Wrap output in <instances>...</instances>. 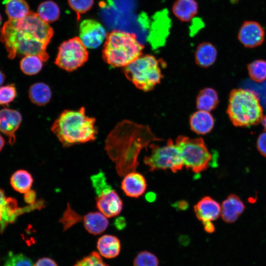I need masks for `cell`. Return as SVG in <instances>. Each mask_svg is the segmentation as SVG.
<instances>
[{
	"label": "cell",
	"instance_id": "obj_1",
	"mask_svg": "<svg viewBox=\"0 0 266 266\" xmlns=\"http://www.w3.org/2000/svg\"><path fill=\"white\" fill-rule=\"evenodd\" d=\"M53 34L48 23L30 11L22 19L6 22L1 29L0 40L10 59L34 55L46 62L49 58L46 48Z\"/></svg>",
	"mask_w": 266,
	"mask_h": 266
},
{
	"label": "cell",
	"instance_id": "obj_2",
	"mask_svg": "<svg viewBox=\"0 0 266 266\" xmlns=\"http://www.w3.org/2000/svg\"><path fill=\"white\" fill-rule=\"evenodd\" d=\"M147 126L129 120L119 123L108 135L105 150L115 163L119 176L134 171L138 166V156L141 150L153 141L161 140Z\"/></svg>",
	"mask_w": 266,
	"mask_h": 266
},
{
	"label": "cell",
	"instance_id": "obj_3",
	"mask_svg": "<svg viewBox=\"0 0 266 266\" xmlns=\"http://www.w3.org/2000/svg\"><path fill=\"white\" fill-rule=\"evenodd\" d=\"M85 108L63 111L54 122L51 130L65 147L93 141L97 130L96 119L87 116Z\"/></svg>",
	"mask_w": 266,
	"mask_h": 266
},
{
	"label": "cell",
	"instance_id": "obj_4",
	"mask_svg": "<svg viewBox=\"0 0 266 266\" xmlns=\"http://www.w3.org/2000/svg\"><path fill=\"white\" fill-rule=\"evenodd\" d=\"M143 49L134 34L114 30L106 35L102 56L111 66L125 67L141 56Z\"/></svg>",
	"mask_w": 266,
	"mask_h": 266
},
{
	"label": "cell",
	"instance_id": "obj_5",
	"mask_svg": "<svg viewBox=\"0 0 266 266\" xmlns=\"http://www.w3.org/2000/svg\"><path fill=\"white\" fill-rule=\"evenodd\" d=\"M227 112L236 127L255 125L263 118L257 95L251 90L241 88L233 89L230 93Z\"/></svg>",
	"mask_w": 266,
	"mask_h": 266
},
{
	"label": "cell",
	"instance_id": "obj_6",
	"mask_svg": "<svg viewBox=\"0 0 266 266\" xmlns=\"http://www.w3.org/2000/svg\"><path fill=\"white\" fill-rule=\"evenodd\" d=\"M160 64V61L153 56L141 55L125 67L124 73L137 88L149 91L163 78Z\"/></svg>",
	"mask_w": 266,
	"mask_h": 266
},
{
	"label": "cell",
	"instance_id": "obj_7",
	"mask_svg": "<svg viewBox=\"0 0 266 266\" xmlns=\"http://www.w3.org/2000/svg\"><path fill=\"white\" fill-rule=\"evenodd\" d=\"M175 144L187 169L198 173L208 167L212 157L201 138H191L181 135L176 138Z\"/></svg>",
	"mask_w": 266,
	"mask_h": 266
},
{
	"label": "cell",
	"instance_id": "obj_8",
	"mask_svg": "<svg viewBox=\"0 0 266 266\" xmlns=\"http://www.w3.org/2000/svg\"><path fill=\"white\" fill-rule=\"evenodd\" d=\"M151 153L144 158V164L153 171L158 169H170L173 172L182 169L183 160L178 147L169 139L166 144L160 146L155 144L149 145Z\"/></svg>",
	"mask_w": 266,
	"mask_h": 266
},
{
	"label": "cell",
	"instance_id": "obj_9",
	"mask_svg": "<svg viewBox=\"0 0 266 266\" xmlns=\"http://www.w3.org/2000/svg\"><path fill=\"white\" fill-rule=\"evenodd\" d=\"M88 55L87 47L79 37H74L60 45L55 64L64 70L72 71L84 65Z\"/></svg>",
	"mask_w": 266,
	"mask_h": 266
},
{
	"label": "cell",
	"instance_id": "obj_10",
	"mask_svg": "<svg viewBox=\"0 0 266 266\" xmlns=\"http://www.w3.org/2000/svg\"><path fill=\"white\" fill-rule=\"evenodd\" d=\"M42 205L40 201L20 207L14 198L6 197L4 191L0 189V232L2 233L7 226L13 223L20 215L34 209L41 208Z\"/></svg>",
	"mask_w": 266,
	"mask_h": 266
},
{
	"label": "cell",
	"instance_id": "obj_11",
	"mask_svg": "<svg viewBox=\"0 0 266 266\" xmlns=\"http://www.w3.org/2000/svg\"><path fill=\"white\" fill-rule=\"evenodd\" d=\"M106 35L104 28L97 21L86 19L80 25L79 38L87 48H98L103 42Z\"/></svg>",
	"mask_w": 266,
	"mask_h": 266
},
{
	"label": "cell",
	"instance_id": "obj_12",
	"mask_svg": "<svg viewBox=\"0 0 266 266\" xmlns=\"http://www.w3.org/2000/svg\"><path fill=\"white\" fill-rule=\"evenodd\" d=\"M22 121V115L18 111L8 108L0 109V132L7 136L11 145L16 141L15 133Z\"/></svg>",
	"mask_w": 266,
	"mask_h": 266
},
{
	"label": "cell",
	"instance_id": "obj_13",
	"mask_svg": "<svg viewBox=\"0 0 266 266\" xmlns=\"http://www.w3.org/2000/svg\"><path fill=\"white\" fill-rule=\"evenodd\" d=\"M238 38L245 47H256L263 42L265 32L258 22L252 21H245L239 30Z\"/></svg>",
	"mask_w": 266,
	"mask_h": 266
},
{
	"label": "cell",
	"instance_id": "obj_14",
	"mask_svg": "<svg viewBox=\"0 0 266 266\" xmlns=\"http://www.w3.org/2000/svg\"><path fill=\"white\" fill-rule=\"evenodd\" d=\"M123 205L121 199L117 193L113 189L96 198L97 208L107 218L119 215L122 210Z\"/></svg>",
	"mask_w": 266,
	"mask_h": 266
},
{
	"label": "cell",
	"instance_id": "obj_15",
	"mask_svg": "<svg viewBox=\"0 0 266 266\" xmlns=\"http://www.w3.org/2000/svg\"><path fill=\"white\" fill-rule=\"evenodd\" d=\"M194 210L197 218L201 222L212 221L221 215V206L215 200L206 196L194 205Z\"/></svg>",
	"mask_w": 266,
	"mask_h": 266
},
{
	"label": "cell",
	"instance_id": "obj_16",
	"mask_svg": "<svg viewBox=\"0 0 266 266\" xmlns=\"http://www.w3.org/2000/svg\"><path fill=\"white\" fill-rule=\"evenodd\" d=\"M147 183L144 177L135 171L126 174L121 183L123 191L131 198L139 197L145 193Z\"/></svg>",
	"mask_w": 266,
	"mask_h": 266
},
{
	"label": "cell",
	"instance_id": "obj_17",
	"mask_svg": "<svg viewBox=\"0 0 266 266\" xmlns=\"http://www.w3.org/2000/svg\"><path fill=\"white\" fill-rule=\"evenodd\" d=\"M245 204L238 196L230 194L223 201L221 206V216L226 223L234 222L243 213Z\"/></svg>",
	"mask_w": 266,
	"mask_h": 266
},
{
	"label": "cell",
	"instance_id": "obj_18",
	"mask_svg": "<svg viewBox=\"0 0 266 266\" xmlns=\"http://www.w3.org/2000/svg\"><path fill=\"white\" fill-rule=\"evenodd\" d=\"M191 130L199 134H205L213 129L214 120L209 112L199 110L194 113L190 119Z\"/></svg>",
	"mask_w": 266,
	"mask_h": 266
},
{
	"label": "cell",
	"instance_id": "obj_19",
	"mask_svg": "<svg viewBox=\"0 0 266 266\" xmlns=\"http://www.w3.org/2000/svg\"><path fill=\"white\" fill-rule=\"evenodd\" d=\"M97 248L100 255L106 258L117 257L121 250V243L119 238L114 235L105 234L99 238Z\"/></svg>",
	"mask_w": 266,
	"mask_h": 266
},
{
	"label": "cell",
	"instance_id": "obj_20",
	"mask_svg": "<svg viewBox=\"0 0 266 266\" xmlns=\"http://www.w3.org/2000/svg\"><path fill=\"white\" fill-rule=\"evenodd\" d=\"M82 221L87 232L94 235L103 233L109 224L107 217L100 212L88 213L83 216Z\"/></svg>",
	"mask_w": 266,
	"mask_h": 266
},
{
	"label": "cell",
	"instance_id": "obj_21",
	"mask_svg": "<svg viewBox=\"0 0 266 266\" xmlns=\"http://www.w3.org/2000/svg\"><path fill=\"white\" fill-rule=\"evenodd\" d=\"M172 10L178 19L187 22L197 14L198 6L195 0H177L173 4Z\"/></svg>",
	"mask_w": 266,
	"mask_h": 266
},
{
	"label": "cell",
	"instance_id": "obj_22",
	"mask_svg": "<svg viewBox=\"0 0 266 266\" xmlns=\"http://www.w3.org/2000/svg\"><path fill=\"white\" fill-rule=\"evenodd\" d=\"M217 55V50L214 45L208 42L202 43L196 49L195 61L199 66L207 67L214 64Z\"/></svg>",
	"mask_w": 266,
	"mask_h": 266
},
{
	"label": "cell",
	"instance_id": "obj_23",
	"mask_svg": "<svg viewBox=\"0 0 266 266\" xmlns=\"http://www.w3.org/2000/svg\"><path fill=\"white\" fill-rule=\"evenodd\" d=\"M52 96L51 90L48 85L43 82L32 84L29 90V97L32 103L38 106L48 103Z\"/></svg>",
	"mask_w": 266,
	"mask_h": 266
},
{
	"label": "cell",
	"instance_id": "obj_24",
	"mask_svg": "<svg viewBox=\"0 0 266 266\" xmlns=\"http://www.w3.org/2000/svg\"><path fill=\"white\" fill-rule=\"evenodd\" d=\"M218 103V94L211 88L200 90L197 97L196 105L199 110L209 112L214 109Z\"/></svg>",
	"mask_w": 266,
	"mask_h": 266
},
{
	"label": "cell",
	"instance_id": "obj_25",
	"mask_svg": "<svg viewBox=\"0 0 266 266\" xmlns=\"http://www.w3.org/2000/svg\"><path fill=\"white\" fill-rule=\"evenodd\" d=\"M33 182L31 173L24 169L15 171L10 179V183L13 189L24 194L31 190Z\"/></svg>",
	"mask_w": 266,
	"mask_h": 266
},
{
	"label": "cell",
	"instance_id": "obj_26",
	"mask_svg": "<svg viewBox=\"0 0 266 266\" xmlns=\"http://www.w3.org/2000/svg\"><path fill=\"white\" fill-rule=\"evenodd\" d=\"M3 3L9 20L22 19L30 12L29 5L25 0H4Z\"/></svg>",
	"mask_w": 266,
	"mask_h": 266
},
{
	"label": "cell",
	"instance_id": "obj_27",
	"mask_svg": "<svg viewBox=\"0 0 266 266\" xmlns=\"http://www.w3.org/2000/svg\"><path fill=\"white\" fill-rule=\"evenodd\" d=\"M37 14L45 22H53L58 20L60 16L59 7L55 2L47 0L38 6Z\"/></svg>",
	"mask_w": 266,
	"mask_h": 266
},
{
	"label": "cell",
	"instance_id": "obj_28",
	"mask_svg": "<svg viewBox=\"0 0 266 266\" xmlns=\"http://www.w3.org/2000/svg\"><path fill=\"white\" fill-rule=\"evenodd\" d=\"M43 61L37 56H24L20 61V67L25 74L33 75L38 73L42 69Z\"/></svg>",
	"mask_w": 266,
	"mask_h": 266
},
{
	"label": "cell",
	"instance_id": "obj_29",
	"mask_svg": "<svg viewBox=\"0 0 266 266\" xmlns=\"http://www.w3.org/2000/svg\"><path fill=\"white\" fill-rule=\"evenodd\" d=\"M248 73L254 81L261 83L266 79V61L255 60L247 65Z\"/></svg>",
	"mask_w": 266,
	"mask_h": 266
},
{
	"label": "cell",
	"instance_id": "obj_30",
	"mask_svg": "<svg viewBox=\"0 0 266 266\" xmlns=\"http://www.w3.org/2000/svg\"><path fill=\"white\" fill-rule=\"evenodd\" d=\"M83 216L80 215L67 204L59 222L63 225L64 231L69 229L76 224L82 221Z\"/></svg>",
	"mask_w": 266,
	"mask_h": 266
},
{
	"label": "cell",
	"instance_id": "obj_31",
	"mask_svg": "<svg viewBox=\"0 0 266 266\" xmlns=\"http://www.w3.org/2000/svg\"><path fill=\"white\" fill-rule=\"evenodd\" d=\"M91 180L97 196L112 189L111 187L107 184L105 175L101 171L92 175Z\"/></svg>",
	"mask_w": 266,
	"mask_h": 266
},
{
	"label": "cell",
	"instance_id": "obj_32",
	"mask_svg": "<svg viewBox=\"0 0 266 266\" xmlns=\"http://www.w3.org/2000/svg\"><path fill=\"white\" fill-rule=\"evenodd\" d=\"M31 259L22 253H9L3 266H33Z\"/></svg>",
	"mask_w": 266,
	"mask_h": 266
},
{
	"label": "cell",
	"instance_id": "obj_33",
	"mask_svg": "<svg viewBox=\"0 0 266 266\" xmlns=\"http://www.w3.org/2000/svg\"><path fill=\"white\" fill-rule=\"evenodd\" d=\"M17 95L14 84L0 86V105H7L12 102Z\"/></svg>",
	"mask_w": 266,
	"mask_h": 266
},
{
	"label": "cell",
	"instance_id": "obj_34",
	"mask_svg": "<svg viewBox=\"0 0 266 266\" xmlns=\"http://www.w3.org/2000/svg\"><path fill=\"white\" fill-rule=\"evenodd\" d=\"M133 266H158L159 261L157 257L148 251L139 253L135 258Z\"/></svg>",
	"mask_w": 266,
	"mask_h": 266
},
{
	"label": "cell",
	"instance_id": "obj_35",
	"mask_svg": "<svg viewBox=\"0 0 266 266\" xmlns=\"http://www.w3.org/2000/svg\"><path fill=\"white\" fill-rule=\"evenodd\" d=\"M74 266H109L104 263L100 254L93 251L77 262Z\"/></svg>",
	"mask_w": 266,
	"mask_h": 266
},
{
	"label": "cell",
	"instance_id": "obj_36",
	"mask_svg": "<svg viewBox=\"0 0 266 266\" xmlns=\"http://www.w3.org/2000/svg\"><path fill=\"white\" fill-rule=\"evenodd\" d=\"M70 7L77 14L78 19L81 14L86 13L92 7L94 0H68Z\"/></svg>",
	"mask_w": 266,
	"mask_h": 266
},
{
	"label": "cell",
	"instance_id": "obj_37",
	"mask_svg": "<svg viewBox=\"0 0 266 266\" xmlns=\"http://www.w3.org/2000/svg\"><path fill=\"white\" fill-rule=\"evenodd\" d=\"M257 147L260 153L266 158V132L260 134L257 141Z\"/></svg>",
	"mask_w": 266,
	"mask_h": 266
},
{
	"label": "cell",
	"instance_id": "obj_38",
	"mask_svg": "<svg viewBox=\"0 0 266 266\" xmlns=\"http://www.w3.org/2000/svg\"><path fill=\"white\" fill-rule=\"evenodd\" d=\"M33 266H58V265L52 259L44 257L38 259Z\"/></svg>",
	"mask_w": 266,
	"mask_h": 266
},
{
	"label": "cell",
	"instance_id": "obj_39",
	"mask_svg": "<svg viewBox=\"0 0 266 266\" xmlns=\"http://www.w3.org/2000/svg\"><path fill=\"white\" fill-rule=\"evenodd\" d=\"M36 193L32 190H29L24 194V200L29 204H33L36 202Z\"/></svg>",
	"mask_w": 266,
	"mask_h": 266
},
{
	"label": "cell",
	"instance_id": "obj_40",
	"mask_svg": "<svg viewBox=\"0 0 266 266\" xmlns=\"http://www.w3.org/2000/svg\"><path fill=\"white\" fill-rule=\"evenodd\" d=\"M172 206L179 210H186L189 207V204L186 200L178 201L172 204Z\"/></svg>",
	"mask_w": 266,
	"mask_h": 266
},
{
	"label": "cell",
	"instance_id": "obj_41",
	"mask_svg": "<svg viewBox=\"0 0 266 266\" xmlns=\"http://www.w3.org/2000/svg\"><path fill=\"white\" fill-rule=\"evenodd\" d=\"M203 228L206 232L208 233H212L215 231V227L211 221L202 222Z\"/></svg>",
	"mask_w": 266,
	"mask_h": 266
},
{
	"label": "cell",
	"instance_id": "obj_42",
	"mask_svg": "<svg viewBox=\"0 0 266 266\" xmlns=\"http://www.w3.org/2000/svg\"><path fill=\"white\" fill-rule=\"evenodd\" d=\"M114 224L117 229H123L126 225V220L123 217H118L115 220Z\"/></svg>",
	"mask_w": 266,
	"mask_h": 266
},
{
	"label": "cell",
	"instance_id": "obj_43",
	"mask_svg": "<svg viewBox=\"0 0 266 266\" xmlns=\"http://www.w3.org/2000/svg\"><path fill=\"white\" fill-rule=\"evenodd\" d=\"M156 194L152 192L147 193L145 196L146 200L149 202L154 201L156 199Z\"/></svg>",
	"mask_w": 266,
	"mask_h": 266
},
{
	"label": "cell",
	"instance_id": "obj_44",
	"mask_svg": "<svg viewBox=\"0 0 266 266\" xmlns=\"http://www.w3.org/2000/svg\"><path fill=\"white\" fill-rule=\"evenodd\" d=\"M5 79V75L3 73L2 71H1V70H0V86L2 85L3 82H4Z\"/></svg>",
	"mask_w": 266,
	"mask_h": 266
},
{
	"label": "cell",
	"instance_id": "obj_45",
	"mask_svg": "<svg viewBox=\"0 0 266 266\" xmlns=\"http://www.w3.org/2000/svg\"><path fill=\"white\" fill-rule=\"evenodd\" d=\"M4 143H5L4 139L0 134V152L3 148L4 146Z\"/></svg>",
	"mask_w": 266,
	"mask_h": 266
},
{
	"label": "cell",
	"instance_id": "obj_46",
	"mask_svg": "<svg viewBox=\"0 0 266 266\" xmlns=\"http://www.w3.org/2000/svg\"><path fill=\"white\" fill-rule=\"evenodd\" d=\"M262 123L266 131V115L263 118Z\"/></svg>",
	"mask_w": 266,
	"mask_h": 266
},
{
	"label": "cell",
	"instance_id": "obj_47",
	"mask_svg": "<svg viewBox=\"0 0 266 266\" xmlns=\"http://www.w3.org/2000/svg\"><path fill=\"white\" fill-rule=\"evenodd\" d=\"M1 21H2V18H1V15L0 14V26L1 24Z\"/></svg>",
	"mask_w": 266,
	"mask_h": 266
}]
</instances>
